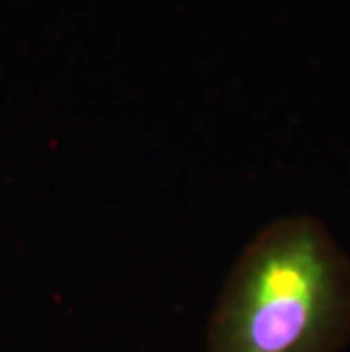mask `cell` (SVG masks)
Wrapping results in <instances>:
<instances>
[{
    "mask_svg": "<svg viewBox=\"0 0 350 352\" xmlns=\"http://www.w3.org/2000/svg\"><path fill=\"white\" fill-rule=\"evenodd\" d=\"M350 343V257L314 214L262 232L223 300L214 352H344Z\"/></svg>",
    "mask_w": 350,
    "mask_h": 352,
    "instance_id": "obj_1",
    "label": "cell"
}]
</instances>
